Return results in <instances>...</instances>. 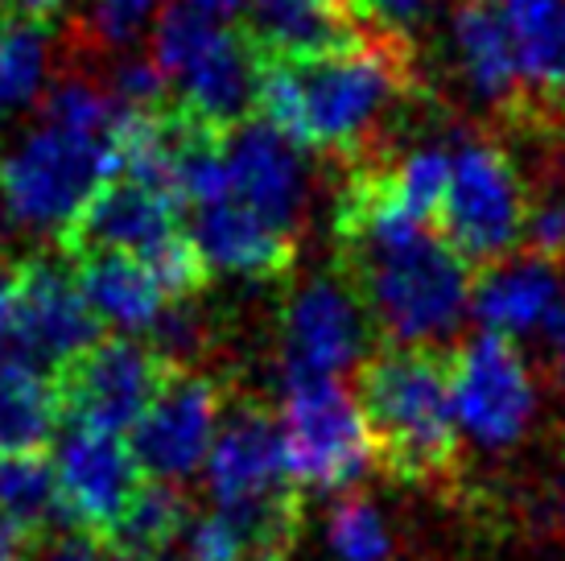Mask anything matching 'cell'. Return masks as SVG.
Listing matches in <instances>:
<instances>
[{"instance_id":"obj_18","label":"cell","mask_w":565,"mask_h":561,"mask_svg":"<svg viewBox=\"0 0 565 561\" xmlns=\"http://www.w3.org/2000/svg\"><path fill=\"white\" fill-rule=\"evenodd\" d=\"M190 240L199 244L211 273L223 268L239 277L277 280L298 261V232H285L239 199L190 211Z\"/></svg>"},{"instance_id":"obj_37","label":"cell","mask_w":565,"mask_h":561,"mask_svg":"<svg viewBox=\"0 0 565 561\" xmlns=\"http://www.w3.org/2000/svg\"><path fill=\"white\" fill-rule=\"evenodd\" d=\"M334 4H343V9H351V13H360V0H334Z\"/></svg>"},{"instance_id":"obj_11","label":"cell","mask_w":565,"mask_h":561,"mask_svg":"<svg viewBox=\"0 0 565 561\" xmlns=\"http://www.w3.org/2000/svg\"><path fill=\"white\" fill-rule=\"evenodd\" d=\"M363 318L343 277H315L289 297L281 318V375L285 389L306 380H334L360 359Z\"/></svg>"},{"instance_id":"obj_6","label":"cell","mask_w":565,"mask_h":561,"mask_svg":"<svg viewBox=\"0 0 565 561\" xmlns=\"http://www.w3.org/2000/svg\"><path fill=\"white\" fill-rule=\"evenodd\" d=\"M281 442L298 491H343L376 463L363 409L339 380H306L285 389Z\"/></svg>"},{"instance_id":"obj_41","label":"cell","mask_w":565,"mask_h":561,"mask_svg":"<svg viewBox=\"0 0 565 561\" xmlns=\"http://www.w3.org/2000/svg\"><path fill=\"white\" fill-rule=\"evenodd\" d=\"M562 363H565V359H562Z\"/></svg>"},{"instance_id":"obj_17","label":"cell","mask_w":565,"mask_h":561,"mask_svg":"<svg viewBox=\"0 0 565 561\" xmlns=\"http://www.w3.org/2000/svg\"><path fill=\"white\" fill-rule=\"evenodd\" d=\"M227 166L236 182L239 203L256 207L285 232H298L301 207H306V166L301 145L277 133L268 120H248L227 133Z\"/></svg>"},{"instance_id":"obj_25","label":"cell","mask_w":565,"mask_h":561,"mask_svg":"<svg viewBox=\"0 0 565 561\" xmlns=\"http://www.w3.org/2000/svg\"><path fill=\"white\" fill-rule=\"evenodd\" d=\"M186 520L190 499L182 496V487L161 484V479H145L137 487V496L128 499V508L116 516V525L99 541H104V553L120 561L161 558Z\"/></svg>"},{"instance_id":"obj_14","label":"cell","mask_w":565,"mask_h":561,"mask_svg":"<svg viewBox=\"0 0 565 561\" xmlns=\"http://www.w3.org/2000/svg\"><path fill=\"white\" fill-rule=\"evenodd\" d=\"M178 207L161 199L158 190L132 178H111L108 187L83 207L75 223L58 232V256L71 265L92 256H149V252L178 235Z\"/></svg>"},{"instance_id":"obj_19","label":"cell","mask_w":565,"mask_h":561,"mask_svg":"<svg viewBox=\"0 0 565 561\" xmlns=\"http://www.w3.org/2000/svg\"><path fill=\"white\" fill-rule=\"evenodd\" d=\"M301 532V491L256 508H220L190 532V561H289Z\"/></svg>"},{"instance_id":"obj_32","label":"cell","mask_w":565,"mask_h":561,"mask_svg":"<svg viewBox=\"0 0 565 561\" xmlns=\"http://www.w3.org/2000/svg\"><path fill=\"white\" fill-rule=\"evenodd\" d=\"M25 561H104V541L83 525H58L33 537Z\"/></svg>"},{"instance_id":"obj_2","label":"cell","mask_w":565,"mask_h":561,"mask_svg":"<svg viewBox=\"0 0 565 561\" xmlns=\"http://www.w3.org/2000/svg\"><path fill=\"white\" fill-rule=\"evenodd\" d=\"M408 95V54L401 38L376 33L363 46L273 63L265 59L256 112L301 149L360 161L384 116Z\"/></svg>"},{"instance_id":"obj_5","label":"cell","mask_w":565,"mask_h":561,"mask_svg":"<svg viewBox=\"0 0 565 561\" xmlns=\"http://www.w3.org/2000/svg\"><path fill=\"white\" fill-rule=\"evenodd\" d=\"M438 219L441 240L471 268L495 265L516 248L529 223V194L508 154L479 137L455 140Z\"/></svg>"},{"instance_id":"obj_38","label":"cell","mask_w":565,"mask_h":561,"mask_svg":"<svg viewBox=\"0 0 565 561\" xmlns=\"http://www.w3.org/2000/svg\"><path fill=\"white\" fill-rule=\"evenodd\" d=\"M0 561H25V553H0Z\"/></svg>"},{"instance_id":"obj_40","label":"cell","mask_w":565,"mask_h":561,"mask_svg":"<svg viewBox=\"0 0 565 561\" xmlns=\"http://www.w3.org/2000/svg\"><path fill=\"white\" fill-rule=\"evenodd\" d=\"M0 170H4V157H0Z\"/></svg>"},{"instance_id":"obj_30","label":"cell","mask_w":565,"mask_h":561,"mask_svg":"<svg viewBox=\"0 0 565 561\" xmlns=\"http://www.w3.org/2000/svg\"><path fill=\"white\" fill-rule=\"evenodd\" d=\"M158 13V0H92V13L83 21V30L99 50H125L137 42L149 17Z\"/></svg>"},{"instance_id":"obj_36","label":"cell","mask_w":565,"mask_h":561,"mask_svg":"<svg viewBox=\"0 0 565 561\" xmlns=\"http://www.w3.org/2000/svg\"><path fill=\"white\" fill-rule=\"evenodd\" d=\"M545 335H550V347H553V351H557V356L565 359V301L550 314V322H545Z\"/></svg>"},{"instance_id":"obj_4","label":"cell","mask_w":565,"mask_h":561,"mask_svg":"<svg viewBox=\"0 0 565 561\" xmlns=\"http://www.w3.org/2000/svg\"><path fill=\"white\" fill-rule=\"evenodd\" d=\"M116 178L108 137L38 128L0 170V203L25 227L66 232L83 207Z\"/></svg>"},{"instance_id":"obj_26","label":"cell","mask_w":565,"mask_h":561,"mask_svg":"<svg viewBox=\"0 0 565 561\" xmlns=\"http://www.w3.org/2000/svg\"><path fill=\"white\" fill-rule=\"evenodd\" d=\"M0 516L17 520L30 537L58 529V525H75L66 512L58 475L46 463V454L0 458Z\"/></svg>"},{"instance_id":"obj_1","label":"cell","mask_w":565,"mask_h":561,"mask_svg":"<svg viewBox=\"0 0 565 561\" xmlns=\"http://www.w3.org/2000/svg\"><path fill=\"white\" fill-rule=\"evenodd\" d=\"M339 277L367 327L388 347H425L458 327L471 306L475 268L441 232H429L393 203L384 166H360L339 194Z\"/></svg>"},{"instance_id":"obj_13","label":"cell","mask_w":565,"mask_h":561,"mask_svg":"<svg viewBox=\"0 0 565 561\" xmlns=\"http://www.w3.org/2000/svg\"><path fill=\"white\" fill-rule=\"evenodd\" d=\"M54 475L71 520L95 537H104L116 525V516L145 484V470L125 437L83 425H66L54 451Z\"/></svg>"},{"instance_id":"obj_23","label":"cell","mask_w":565,"mask_h":561,"mask_svg":"<svg viewBox=\"0 0 565 561\" xmlns=\"http://www.w3.org/2000/svg\"><path fill=\"white\" fill-rule=\"evenodd\" d=\"M83 285V297L92 301L104 327L116 330H153L170 297L153 273L137 256H92L75 265Z\"/></svg>"},{"instance_id":"obj_10","label":"cell","mask_w":565,"mask_h":561,"mask_svg":"<svg viewBox=\"0 0 565 561\" xmlns=\"http://www.w3.org/2000/svg\"><path fill=\"white\" fill-rule=\"evenodd\" d=\"M220 384L194 368L170 363L153 405L145 409L128 446L141 463L145 479L178 484L211 458L215 446V421H220Z\"/></svg>"},{"instance_id":"obj_8","label":"cell","mask_w":565,"mask_h":561,"mask_svg":"<svg viewBox=\"0 0 565 561\" xmlns=\"http://www.w3.org/2000/svg\"><path fill=\"white\" fill-rule=\"evenodd\" d=\"M450 389L458 430L487 451L520 442L536 413L533 375L512 339L503 335L483 330L450 359Z\"/></svg>"},{"instance_id":"obj_15","label":"cell","mask_w":565,"mask_h":561,"mask_svg":"<svg viewBox=\"0 0 565 561\" xmlns=\"http://www.w3.org/2000/svg\"><path fill=\"white\" fill-rule=\"evenodd\" d=\"M260 71L265 59L252 46L244 30H223L194 63L178 75V108L190 112L199 125L215 133H236L248 125L260 95Z\"/></svg>"},{"instance_id":"obj_39","label":"cell","mask_w":565,"mask_h":561,"mask_svg":"<svg viewBox=\"0 0 565 561\" xmlns=\"http://www.w3.org/2000/svg\"><path fill=\"white\" fill-rule=\"evenodd\" d=\"M145 561H173V558H166V553H161V558H145Z\"/></svg>"},{"instance_id":"obj_20","label":"cell","mask_w":565,"mask_h":561,"mask_svg":"<svg viewBox=\"0 0 565 561\" xmlns=\"http://www.w3.org/2000/svg\"><path fill=\"white\" fill-rule=\"evenodd\" d=\"M557 294H562L557 265L524 252V256H503L475 277L471 310L487 335L512 339L550 322V314L557 310Z\"/></svg>"},{"instance_id":"obj_22","label":"cell","mask_w":565,"mask_h":561,"mask_svg":"<svg viewBox=\"0 0 565 561\" xmlns=\"http://www.w3.org/2000/svg\"><path fill=\"white\" fill-rule=\"evenodd\" d=\"M58 425H63V401L54 389V372L4 351L0 356V458L46 454Z\"/></svg>"},{"instance_id":"obj_28","label":"cell","mask_w":565,"mask_h":561,"mask_svg":"<svg viewBox=\"0 0 565 561\" xmlns=\"http://www.w3.org/2000/svg\"><path fill=\"white\" fill-rule=\"evenodd\" d=\"M327 541L343 561H388L393 537L384 529V516L363 496L343 499L327 520Z\"/></svg>"},{"instance_id":"obj_31","label":"cell","mask_w":565,"mask_h":561,"mask_svg":"<svg viewBox=\"0 0 565 561\" xmlns=\"http://www.w3.org/2000/svg\"><path fill=\"white\" fill-rule=\"evenodd\" d=\"M524 244L541 261H565V199L562 194H545L529 207V223H524Z\"/></svg>"},{"instance_id":"obj_33","label":"cell","mask_w":565,"mask_h":561,"mask_svg":"<svg viewBox=\"0 0 565 561\" xmlns=\"http://www.w3.org/2000/svg\"><path fill=\"white\" fill-rule=\"evenodd\" d=\"M21 268H25V261H13V256L0 252V343H9V335H13L17 294H21Z\"/></svg>"},{"instance_id":"obj_34","label":"cell","mask_w":565,"mask_h":561,"mask_svg":"<svg viewBox=\"0 0 565 561\" xmlns=\"http://www.w3.org/2000/svg\"><path fill=\"white\" fill-rule=\"evenodd\" d=\"M71 0H0V13L33 21V25H50L54 17H63V9Z\"/></svg>"},{"instance_id":"obj_9","label":"cell","mask_w":565,"mask_h":561,"mask_svg":"<svg viewBox=\"0 0 565 561\" xmlns=\"http://www.w3.org/2000/svg\"><path fill=\"white\" fill-rule=\"evenodd\" d=\"M99 339L108 335L92 301L83 297L75 265L66 256H30L21 268L9 351L46 372H58L63 363L83 356Z\"/></svg>"},{"instance_id":"obj_7","label":"cell","mask_w":565,"mask_h":561,"mask_svg":"<svg viewBox=\"0 0 565 561\" xmlns=\"http://www.w3.org/2000/svg\"><path fill=\"white\" fill-rule=\"evenodd\" d=\"M166 372L170 359H161L153 347L132 339H99L54 372L63 421L120 437L132 434L145 409L153 405Z\"/></svg>"},{"instance_id":"obj_27","label":"cell","mask_w":565,"mask_h":561,"mask_svg":"<svg viewBox=\"0 0 565 561\" xmlns=\"http://www.w3.org/2000/svg\"><path fill=\"white\" fill-rule=\"evenodd\" d=\"M50 71L46 25L0 13V116L30 108Z\"/></svg>"},{"instance_id":"obj_12","label":"cell","mask_w":565,"mask_h":561,"mask_svg":"<svg viewBox=\"0 0 565 561\" xmlns=\"http://www.w3.org/2000/svg\"><path fill=\"white\" fill-rule=\"evenodd\" d=\"M206 484L220 508H256L298 491L285 467L281 421L260 401H236L227 413L206 458Z\"/></svg>"},{"instance_id":"obj_29","label":"cell","mask_w":565,"mask_h":561,"mask_svg":"<svg viewBox=\"0 0 565 561\" xmlns=\"http://www.w3.org/2000/svg\"><path fill=\"white\" fill-rule=\"evenodd\" d=\"M42 116L50 128H66V133H83V137H108L111 120H116V104L83 78H58L42 104Z\"/></svg>"},{"instance_id":"obj_35","label":"cell","mask_w":565,"mask_h":561,"mask_svg":"<svg viewBox=\"0 0 565 561\" xmlns=\"http://www.w3.org/2000/svg\"><path fill=\"white\" fill-rule=\"evenodd\" d=\"M182 4H190L199 17H206V21H215V25H232L244 9H248V0H182Z\"/></svg>"},{"instance_id":"obj_24","label":"cell","mask_w":565,"mask_h":561,"mask_svg":"<svg viewBox=\"0 0 565 561\" xmlns=\"http://www.w3.org/2000/svg\"><path fill=\"white\" fill-rule=\"evenodd\" d=\"M520 78L536 95L565 99V0H500Z\"/></svg>"},{"instance_id":"obj_21","label":"cell","mask_w":565,"mask_h":561,"mask_svg":"<svg viewBox=\"0 0 565 561\" xmlns=\"http://www.w3.org/2000/svg\"><path fill=\"white\" fill-rule=\"evenodd\" d=\"M450 54L479 99L487 104H516L520 63L512 30L495 0H458L450 13Z\"/></svg>"},{"instance_id":"obj_3","label":"cell","mask_w":565,"mask_h":561,"mask_svg":"<svg viewBox=\"0 0 565 561\" xmlns=\"http://www.w3.org/2000/svg\"><path fill=\"white\" fill-rule=\"evenodd\" d=\"M376 463L401 484H438L458 463L450 359L429 347H380L355 368Z\"/></svg>"},{"instance_id":"obj_16","label":"cell","mask_w":565,"mask_h":561,"mask_svg":"<svg viewBox=\"0 0 565 561\" xmlns=\"http://www.w3.org/2000/svg\"><path fill=\"white\" fill-rule=\"evenodd\" d=\"M360 13L334 0H248L244 9V38L273 63H301L327 59L367 42Z\"/></svg>"}]
</instances>
